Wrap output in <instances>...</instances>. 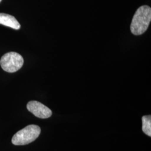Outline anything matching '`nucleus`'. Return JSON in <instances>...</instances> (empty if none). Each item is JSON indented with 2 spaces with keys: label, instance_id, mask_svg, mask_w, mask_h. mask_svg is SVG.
Here are the masks:
<instances>
[{
  "label": "nucleus",
  "instance_id": "obj_1",
  "mask_svg": "<svg viewBox=\"0 0 151 151\" xmlns=\"http://www.w3.org/2000/svg\"><path fill=\"white\" fill-rule=\"evenodd\" d=\"M151 21V8L142 6L135 12L130 24V31L135 35H140L146 32Z\"/></svg>",
  "mask_w": 151,
  "mask_h": 151
},
{
  "label": "nucleus",
  "instance_id": "obj_4",
  "mask_svg": "<svg viewBox=\"0 0 151 151\" xmlns=\"http://www.w3.org/2000/svg\"><path fill=\"white\" fill-rule=\"evenodd\" d=\"M27 110L35 116L41 119L50 118L52 115V110L40 102L37 101H30L27 103Z\"/></svg>",
  "mask_w": 151,
  "mask_h": 151
},
{
  "label": "nucleus",
  "instance_id": "obj_5",
  "mask_svg": "<svg viewBox=\"0 0 151 151\" xmlns=\"http://www.w3.org/2000/svg\"><path fill=\"white\" fill-rule=\"evenodd\" d=\"M0 24L15 30H19L21 27L15 17L4 13H0Z\"/></svg>",
  "mask_w": 151,
  "mask_h": 151
},
{
  "label": "nucleus",
  "instance_id": "obj_2",
  "mask_svg": "<svg viewBox=\"0 0 151 151\" xmlns=\"http://www.w3.org/2000/svg\"><path fill=\"white\" fill-rule=\"evenodd\" d=\"M41 132L40 128L37 125H29L17 132L12 138V143L16 146L26 145L37 139Z\"/></svg>",
  "mask_w": 151,
  "mask_h": 151
},
{
  "label": "nucleus",
  "instance_id": "obj_6",
  "mask_svg": "<svg viewBox=\"0 0 151 151\" xmlns=\"http://www.w3.org/2000/svg\"><path fill=\"white\" fill-rule=\"evenodd\" d=\"M142 130L146 135L151 137V116L146 115L142 117Z\"/></svg>",
  "mask_w": 151,
  "mask_h": 151
},
{
  "label": "nucleus",
  "instance_id": "obj_7",
  "mask_svg": "<svg viewBox=\"0 0 151 151\" xmlns=\"http://www.w3.org/2000/svg\"><path fill=\"white\" fill-rule=\"evenodd\" d=\"M1 1H2V0H0V2H1Z\"/></svg>",
  "mask_w": 151,
  "mask_h": 151
},
{
  "label": "nucleus",
  "instance_id": "obj_3",
  "mask_svg": "<svg viewBox=\"0 0 151 151\" xmlns=\"http://www.w3.org/2000/svg\"><path fill=\"white\" fill-rule=\"evenodd\" d=\"M24 64L22 55L16 52H9L4 55L0 60V65L4 70L14 73L19 70Z\"/></svg>",
  "mask_w": 151,
  "mask_h": 151
}]
</instances>
